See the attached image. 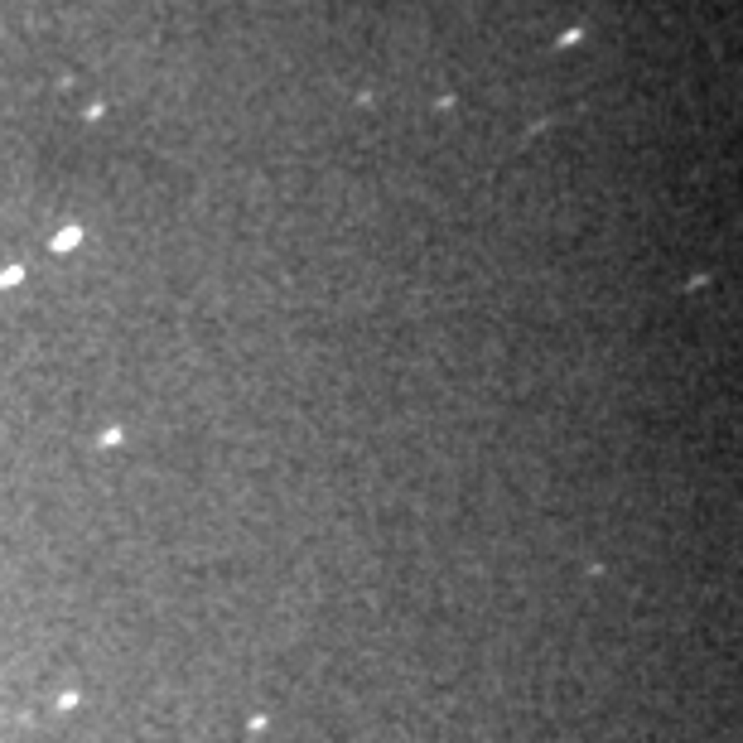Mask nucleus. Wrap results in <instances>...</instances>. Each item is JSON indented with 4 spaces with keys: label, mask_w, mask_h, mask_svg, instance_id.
I'll list each match as a JSON object with an SVG mask.
<instances>
[{
    "label": "nucleus",
    "mask_w": 743,
    "mask_h": 743,
    "mask_svg": "<svg viewBox=\"0 0 743 743\" xmlns=\"http://www.w3.org/2000/svg\"><path fill=\"white\" fill-rule=\"evenodd\" d=\"M78 242H83V232H78V227H68V232H58V237H54V251H68V247H78Z\"/></svg>",
    "instance_id": "obj_1"
}]
</instances>
